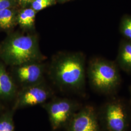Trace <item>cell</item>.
<instances>
[{
  "label": "cell",
  "instance_id": "cell-1",
  "mask_svg": "<svg viewBox=\"0 0 131 131\" xmlns=\"http://www.w3.org/2000/svg\"><path fill=\"white\" fill-rule=\"evenodd\" d=\"M52 72L54 79L61 86L79 89L84 83V56L81 53L64 54L54 62Z\"/></svg>",
  "mask_w": 131,
  "mask_h": 131
},
{
  "label": "cell",
  "instance_id": "cell-2",
  "mask_svg": "<svg viewBox=\"0 0 131 131\" xmlns=\"http://www.w3.org/2000/svg\"><path fill=\"white\" fill-rule=\"evenodd\" d=\"M88 75L94 89L104 94L115 91L121 82L116 62L101 57L95 58L90 61Z\"/></svg>",
  "mask_w": 131,
  "mask_h": 131
},
{
  "label": "cell",
  "instance_id": "cell-3",
  "mask_svg": "<svg viewBox=\"0 0 131 131\" xmlns=\"http://www.w3.org/2000/svg\"><path fill=\"white\" fill-rule=\"evenodd\" d=\"M5 54L13 65H21L41 59L37 38L33 35L17 34L10 39L5 48Z\"/></svg>",
  "mask_w": 131,
  "mask_h": 131
},
{
  "label": "cell",
  "instance_id": "cell-4",
  "mask_svg": "<svg viewBox=\"0 0 131 131\" xmlns=\"http://www.w3.org/2000/svg\"><path fill=\"white\" fill-rule=\"evenodd\" d=\"M48 114L53 130L59 129L68 123L75 114V104L68 99H59L44 106Z\"/></svg>",
  "mask_w": 131,
  "mask_h": 131
},
{
  "label": "cell",
  "instance_id": "cell-5",
  "mask_svg": "<svg viewBox=\"0 0 131 131\" xmlns=\"http://www.w3.org/2000/svg\"><path fill=\"white\" fill-rule=\"evenodd\" d=\"M49 90L40 83L24 86L17 96L14 109L32 106L45 103L50 96Z\"/></svg>",
  "mask_w": 131,
  "mask_h": 131
},
{
  "label": "cell",
  "instance_id": "cell-6",
  "mask_svg": "<svg viewBox=\"0 0 131 131\" xmlns=\"http://www.w3.org/2000/svg\"><path fill=\"white\" fill-rule=\"evenodd\" d=\"M104 119L109 131H126L128 123L126 111L119 101H112L106 105Z\"/></svg>",
  "mask_w": 131,
  "mask_h": 131
},
{
  "label": "cell",
  "instance_id": "cell-7",
  "mask_svg": "<svg viewBox=\"0 0 131 131\" xmlns=\"http://www.w3.org/2000/svg\"><path fill=\"white\" fill-rule=\"evenodd\" d=\"M69 131H100L96 113L87 106L75 113L69 122Z\"/></svg>",
  "mask_w": 131,
  "mask_h": 131
},
{
  "label": "cell",
  "instance_id": "cell-8",
  "mask_svg": "<svg viewBox=\"0 0 131 131\" xmlns=\"http://www.w3.org/2000/svg\"><path fill=\"white\" fill-rule=\"evenodd\" d=\"M43 73V66L38 61L18 66L16 70L19 82L24 86L40 83Z\"/></svg>",
  "mask_w": 131,
  "mask_h": 131
},
{
  "label": "cell",
  "instance_id": "cell-9",
  "mask_svg": "<svg viewBox=\"0 0 131 131\" xmlns=\"http://www.w3.org/2000/svg\"><path fill=\"white\" fill-rule=\"evenodd\" d=\"M116 62L119 68L131 74V40L125 38L121 40Z\"/></svg>",
  "mask_w": 131,
  "mask_h": 131
},
{
  "label": "cell",
  "instance_id": "cell-10",
  "mask_svg": "<svg viewBox=\"0 0 131 131\" xmlns=\"http://www.w3.org/2000/svg\"><path fill=\"white\" fill-rule=\"evenodd\" d=\"M16 86L4 67L0 64V98L9 99L16 94Z\"/></svg>",
  "mask_w": 131,
  "mask_h": 131
},
{
  "label": "cell",
  "instance_id": "cell-11",
  "mask_svg": "<svg viewBox=\"0 0 131 131\" xmlns=\"http://www.w3.org/2000/svg\"><path fill=\"white\" fill-rule=\"evenodd\" d=\"M36 14V11L33 8L24 10L18 15V22L20 26L23 28H32L35 24Z\"/></svg>",
  "mask_w": 131,
  "mask_h": 131
},
{
  "label": "cell",
  "instance_id": "cell-12",
  "mask_svg": "<svg viewBox=\"0 0 131 131\" xmlns=\"http://www.w3.org/2000/svg\"><path fill=\"white\" fill-rule=\"evenodd\" d=\"M15 20V14L11 8L0 10V28L7 29L11 28Z\"/></svg>",
  "mask_w": 131,
  "mask_h": 131
},
{
  "label": "cell",
  "instance_id": "cell-13",
  "mask_svg": "<svg viewBox=\"0 0 131 131\" xmlns=\"http://www.w3.org/2000/svg\"><path fill=\"white\" fill-rule=\"evenodd\" d=\"M13 111H9L0 117V131H15Z\"/></svg>",
  "mask_w": 131,
  "mask_h": 131
},
{
  "label": "cell",
  "instance_id": "cell-14",
  "mask_svg": "<svg viewBox=\"0 0 131 131\" xmlns=\"http://www.w3.org/2000/svg\"><path fill=\"white\" fill-rule=\"evenodd\" d=\"M119 30L124 38L131 40V15H125L122 18Z\"/></svg>",
  "mask_w": 131,
  "mask_h": 131
},
{
  "label": "cell",
  "instance_id": "cell-15",
  "mask_svg": "<svg viewBox=\"0 0 131 131\" xmlns=\"http://www.w3.org/2000/svg\"><path fill=\"white\" fill-rule=\"evenodd\" d=\"M53 2V0H33L32 7L36 11H40L51 6Z\"/></svg>",
  "mask_w": 131,
  "mask_h": 131
},
{
  "label": "cell",
  "instance_id": "cell-16",
  "mask_svg": "<svg viewBox=\"0 0 131 131\" xmlns=\"http://www.w3.org/2000/svg\"><path fill=\"white\" fill-rule=\"evenodd\" d=\"M12 5V0H0V10L11 8Z\"/></svg>",
  "mask_w": 131,
  "mask_h": 131
},
{
  "label": "cell",
  "instance_id": "cell-17",
  "mask_svg": "<svg viewBox=\"0 0 131 131\" xmlns=\"http://www.w3.org/2000/svg\"><path fill=\"white\" fill-rule=\"evenodd\" d=\"M19 3L23 4H26L33 2V0H18Z\"/></svg>",
  "mask_w": 131,
  "mask_h": 131
},
{
  "label": "cell",
  "instance_id": "cell-18",
  "mask_svg": "<svg viewBox=\"0 0 131 131\" xmlns=\"http://www.w3.org/2000/svg\"><path fill=\"white\" fill-rule=\"evenodd\" d=\"M130 92H131V86L130 88Z\"/></svg>",
  "mask_w": 131,
  "mask_h": 131
}]
</instances>
